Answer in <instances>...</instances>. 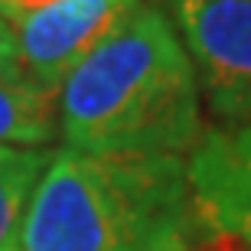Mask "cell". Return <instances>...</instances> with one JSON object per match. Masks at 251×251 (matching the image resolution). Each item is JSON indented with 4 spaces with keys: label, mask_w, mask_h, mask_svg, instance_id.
<instances>
[{
    "label": "cell",
    "mask_w": 251,
    "mask_h": 251,
    "mask_svg": "<svg viewBox=\"0 0 251 251\" xmlns=\"http://www.w3.org/2000/svg\"><path fill=\"white\" fill-rule=\"evenodd\" d=\"M59 134L78 153H173L202 137V92L163 7L134 3L59 92Z\"/></svg>",
    "instance_id": "6da1fadb"
},
{
    "label": "cell",
    "mask_w": 251,
    "mask_h": 251,
    "mask_svg": "<svg viewBox=\"0 0 251 251\" xmlns=\"http://www.w3.org/2000/svg\"><path fill=\"white\" fill-rule=\"evenodd\" d=\"M186 160L173 153H52L20 225L17 251H196Z\"/></svg>",
    "instance_id": "7a4b0ae2"
},
{
    "label": "cell",
    "mask_w": 251,
    "mask_h": 251,
    "mask_svg": "<svg viewBox=\"0 0 251 251\" xmlns=\"http://www.w3.org/2000/svg\"><path fill=\"white\" fill-rule=\"evenodd\" d=\"M199 92L225 124L251 121V0H173Z\"/></svg>",
    "instance_id": "3957f363"
},
{
    "label": "cell",
    "mask_w": 251,
    "mask_h": 251,
    "mask_svg": "<svg viewBox=\"0 0 251 251\" xmlns=\"http://www.w3.org/2000/svg\"><path fill=\"white\" fill-rule=\"evenodd\" d=\"M137 0H56L10 20L13 62L29 82L62 92L75 65Z\"/></svg>",
    "instance_id": "277c9868"
},
{
    "label": "cell",
    "mask_w": 251,
    "mask_h": 251,
    "mask_svg": "<svg viewBox=\"0 0 251 251\" xmlns=\"http://www.w3.org/2000/svg\"><path fill=\"white\" fill-rule=\"evenodd\" d=\"M186 176L209 235L251 251V121L202 130Z\"/></svg>",
    "instance_id": "5b68a950"
},
{
    "label": "cell",
    "mask_w": 251,
    "mask_h": 251,
    "mask_svg": "<svg viewBox=\"0 0 251 251\" xmlns=\"http://www.w3.org/2000/svg\"><path fill=\"white\" fill-rule=\"evenodd\" d=\"M59 134V95L0 59V147H43Z\"/></svg>",
    "instance_id": "8992f818"
},
{
    "label": "cell",
    "mask_w": 251,
    "mask_h": 251,
    "mask_svg": "<svg viewBox=\"0 0 251 251\" xmlns=\"http://www.w3.org/2000/svg\"><path fill=\"white\" fill-rule=\"evenodd\" d=\"M52 153L39 147H0V251L13 248Z\"/></svg>",
    "instance_id": "52a82bcc"
},
{
    "label": "cell",
    "mask_w": 251,
    "mask_h": 251,
    "mask_svg": "<svg viewBox=\"0 0 251 251\" xmlns=\"http://www.w3.org/2000/svg\"><path fill=\"white\" fill-rule=\"evenodd\" d=\"M46 3H56V0H0V17L7 20H17V17H26L33 10L46 7Z\"/></svg>",
    "instance_id": "ba28073f"
},
{
    "label": "cell",
    "mask_w": 251,
    "mask_h": 251,
    "mask_svg": "<svg viewBox=\"0 0 251 251\" xmlns=\"http://www.w3.org/2000/svg\"><path fill=\"white\" fill-rule=\"evenodd\" d=\"M13 56V33H10V23L0 17V59Z\"/></svg>",
    "instance_id": "9c48e42d"
},
{
    "label": "cell",
    "mask_w": 251,
    "mask_h": 251,
    "mask_svg": "<svg viewBox=\"0 0 251 251\" xmlns=\"http://www.w3.org/2000/svg\"><path fill=\"white\" fill-rule=\"evenodd\" d=\"M7 251H17V248H7Z\"/></svg>",
    "instance_id": "30bf717a"
}]
</instances>
